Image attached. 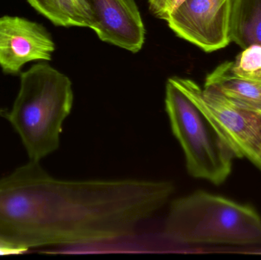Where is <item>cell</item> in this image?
I'll use <instances>...</instances> for the list:
<instances>
[{"label": "cell", "instance_id": "cell-1", "mask_svg": "<svg viewBox=\"0 0 261 260\" xmlns=\"http://www.w3.org/2000/svg\"><path fill=\"white\" fill-rule=\"evenodd\" d=\"M161 206L153 180H63L32 161L0 180V247L31 248L132 236Z\"/></svg>", "mask_w": 261, "mask_h": 260}, {"label": "cell", "instance_id": "cell-2", "mask_svg": "<svg viewBox=\"0 0 261 260\" xmlns=\"http://www.w3.org/2000/svg\"><path fill=\"white\" fill-rule=\"evenodd\" d=\"M18 96L11 110H1L19 134L30 160L40 162L60 146L63 124L71 112L70 79L47 63L21 74Z\"/></svg>", "mask_w": 261, "mask_h": 260}, {"label": "cell", "instance_id": "cell-3", "mask_svg": "<svg viewBox=\"0 0 261 260\" xmlns=\"http://www.w3.org/2000/svg\"><path fill=\"white\" fill-rule=\"evenodd\" d=\"M164 232L189 245L261 247V217L251 206L199 190L172 201Z\"/></svg>", "mask_w": 261, "mask_h": 260}, {"label": "cell", "instance_id": "cell-4", "mask_svg": "<svg viewBox=\"0 0 261 260\" xmlns=\"http://www.w3.org/2000/svg\"><path fill=\"white\" fill-rule=\"evenodd\" d=\"M165 106L173 135L184 151L189 174L214 185L223 183L232 170L234 153L170 79L166 85Z\"/></svg>", "mask_w": 261, "mask_h": 260}, {"label": "cell", "instance_id": "cell-5", "mask_svg": "<svg viewBox=\"0 0 261 260\" xmlns=\"http://www.w3.org/2000/svg\"><path fill=\"white\" fill-rule=\"evenodd\" d=\"M203 113L234 156L261 171V114L210 86L185 78H170Z\"/></svg>", "mask_w": 261, "mask_h": 260}, {"label": "cell", "instance_id": "cell-6", "mask_svg": "<svg viewBox=\"0 0 261 260\" xmlns=\"http://www.w3.org/2000/svg\"><path fill=\"white\" fill-rule=\"evenodd\" d=\"M230 6L231 0H184L167 21L178 37L210 53L231 43Z\"/></svg>", "mask_w": 261, "mask_h": 260}, {"label": "cell", "instance_id": "cell-7", "mask_svg": "<svg viewBox=\"0 0 261 260\" xmlns=\"http://www.w3.org/2000/svg\"><path fill=\"white\" fill-rule=\"evenodd\" d=\"M55 44L47 29L18 16L0 17V67L16 75L28 63L50 61Z\"/></svg>", "mask_w": 261, "mask_h": 260}, {"label": "cell", "instance_id": "cell-8", "mask_svg": "<svg viewBox=\"0 0 261 260\" xmlns=\"http://www.w3.org/2000/svg\"><path fill=\"white\" fill-rule=\"evenodd\" d=\"M90 28L101 41L132 53L141 50L145 28L135 0H89Z\"/></svg>", "mask_w": 261, "mask_h": 260}, {"label": "cell", "instance_id": "cell-9", "mask_svg": "<svg viewBox=\"0 0 261 260\" xmlns=\"http://www.w3.org/2000/svg\"><path fill=\"white\" fill-rule=\"evenodd\" d=\"M205 86L261 114V81L243 79L231 71V61L218 66L205 79Z\"/></svg>", "mask_w": 261, "mask_h": 260}, {"label": "cell", "instance_id": "cell-10", "mask_svg": "<svg viewBox=\"0 0 261 260\" xmlns=\"http://www.w3.org/2000/svg\"><path fill=\"white\" fill-rule=\"evenodd\" d=\"M228 33L243 50L261 45V0H231Z\"/></svg>", "mask_w": 261, "mask_h": 260}, {"label": "cell", "instance_id": "cell-11", "mask_svg": "<svg viewBox=\"0 0 261 260\" xmlns=\"http://www.w3.org/2000/svg\"><path fill=\"white\" fill-rule=\"evenodd\" d=\"M38 13L56 26L87 27L88 21L76 0H27Z\"/></svg>", "mask_w": 261, "mask_h": 260}, {"label": "cell", "instance_id": "cell-12", "mask_svg": "<svg viewBox=\"0 0 261 260\" xmlns=\"http://www.w3.org/2000/svg\"><path fill=\"white\" fill-rule=\"evenodd\" d=\"M231 69L234 75L251 80H261V45H252L244 49L231 61Z\"/></svg>", "mask_w": 261, "mask_h": 260}, {"label": "cell", "instance_id": "cell-13", "mask_svg": "<svg viewBox=\"0 0 261 260\" xmlns=\"http://www.w3.org/2000/svg\"><path fill=\"white\" fill-rule=\"evenodd\" d=\"M150 13L159 18L167 21L172 12L177 9L184 0H147Z\"/></svg>", "mask_w": 261, "mask_h": 260}, {"label": "cell", "instance_id": "cell-14", "mask_svg": "<svg viewBox=\"0 0 261 260\" xmlns=\"http://www.w3.org/2000/svg\"><path fill=\"white\" fill-rule=\"evenodd\" d=\"M82 10L85 14L86 18L88 21V27H90V21H91V9H90V2L89 0H76Z\"/></svg>", "mask_w": 261, "mask_h": 260}, {"label": "cell", "instance_id": "cell-15", "mask_svg": "<svg viewBox=\"0 0 261 260\" xmlns=\"http://www.w3.org/2000/svg\"><path fill=\"white\" fill-rule=\"evenodd\" d=\"M261 81V80H260Z\"/></svg>", "mask_w": 261, "mask_h": 260}]
</instances>
